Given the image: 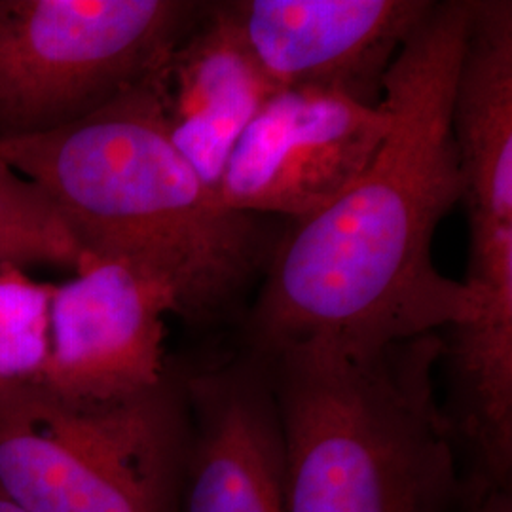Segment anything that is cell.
<instances>
[{
    "instance_id": "1",
    "label": "cell",
    "mask_w": 512,
    "mask_h": 512,
    "mask_svg": "<svg viewBox=\"0 0 512 512\" xmlns=\"http://www.w3.org/2000/svg\"><path fill=\"white\" fill-rule=\"evenodd\" d=\"M469 12L471 0H433L385 74L384 145L338 198L285 222L239 348L260 357L315 340L378 348L467 313V287L437 268L433 239L463 202L450 99Z\"/></svg>"
},
{
    "instance_id": "2",
    "label": "cell",
    "mask_w": 512,
    "mask_h": 512,
    "mask_svg": "<svg viewBox=\"0 0 512 512\" xmlns=\"http://www.w3.org/2000/svg\"><path fill=\"white\" fill-rule=\"evenodd\" d=\"M154 76L65 128L0 141V154L48 196L86 258L160 283L192 327H239L285 222L220 203L171 143Z\"/></svg>"
},
{
    "instance_id": "3",
    "label": "cell",
    "mask_w": 512,
    "mask_h": 512,
    "mask_svg": "<svg viewBox=\"0 0 512 512\" xmlns=\"http://www.w3.org/2000/svg\"><path fill=\"white\" fill-rule=\"evenodd\" d=\"M266 359L285 512H456L465 478L437 389L440 334L306 342Z\"/></svg>"
},
{
    "instance_id": "4",
    "label": "cell",
    "mask_w": 512,
    "mask_h": 512,
    "mask_svg": "<svg viewBox=\"0 0 512 512\" xmlns=\"http://www.w3.org/2000/svg\"><path fill=\"white\" fill-rule=\"evenodd\" d=\"M188 435L181 370L116 404L0 385V494L23 512H177Z\"/></svg>"
},
{
    "instance_id": "5",
    "label": "cell",
    "mask_w": 512,
    "mask_h": 512,
    "mask_svg": "<svg viewBox=\"0 0 512 512\" xmlns=\"http://www.w3.org/2000/svg\"><path fill=\"white\" fill-rule=\"evenodd\" d=\"M198 0H0V141L65 128L148 82Z\"/></svg>"
},
{
    "instance_id": "6",
    "label": "cell",
    "mask_w": 512,
    "mask_h": 512,
    "mask_svg": "<svg viewBox=\"0 0 512 512\" xmlns=\"http://www.w3.org/2000/svg\"><path fill=\"white\" fill-rule=\"evenodd\" d=\"M391 128L348 95L279 90L239 137L217 196L232 211L293 222L338 198L374 160Z\"/></svg>"
},
{
    "instance_id": "7",
    "label": "cell",
    "mask_w": 512,
    "mask_h": 512,
    "mask_svg": "<svg viewBox=\"0 0 512 512\" xmlns=\"http://www.w3.org/2000/svg\"><path fill=\"white\" fill-rule=\"evenodd\" d=\"M171 294L124 262L86 258L54 285L44 385L76 404H116L147 395L171 372L165 317Z\"/></svg>"
},
{
    "instance_id": "8",
    "label": "cell",
    "mask_w": 512,
    "mask_h": 512,
    "mask_svg": "<svg viewBox=\"0 0 512 512\" xmlns=\"http://www.w3.org/2000/svg\"><path fill=\"white\" fill-rule=\"evenodd\" d=\"M188 435L177 512H285L283 437L266 359L239 348L181 370Z\"/></svg>"
},
{
    "instance_id": "9",
    "label": "cell",
    "mask_w": 512,
    "mask_h": 512,
    "mask_svg": "<svg viewBox=\"0 0 512 512\" xmlns=\"http://www.w3.org/2000/svg\"><path fill=\"white\" fill-rule=\"evenodd\" d=\"M469 310L440 330L442 403L463 478L512 486V222L469 219Z\"/></svg>"
},
{
    "instance_id": "10",
    "label": "cell",
    "mask_w": 512,
    "mask_h": 512,
    "mask_svg": "<svg viewBox=\"0 0 512 512\" xmlns=\"http://www.w3.org/2000/svg\"><path fill=\"white\" fill-rule=\"evenodd\" d=\"M277 90L380 105L385 74L433 0H226Z\"/></svg>"
},
{
    "instance_id": "11",
    "label": "cell",
    "mask_w": 512,
    "mask_h": 512,
    "mask_svg": "<svg viewBox=\"0 0 512 512\" xmlns=\"http://www.w3.org/2000/svg\"><path fill=\"white\" fill-rule=\"evenodd\" d=\"M152 82L171 143L217 192L239 137L279 92L226 0L205 2Z\"/></svg>"
},
{
    "instance_id": "12",
    "label": "cell",
    "mask_w": 512,
    "mask_h": 512,
    "mask_svg": "<svg viewBox=\"0 0 512 512\" xmlns=\"http://www.w3.org/2000/svg\"><path fill=\"white\" fill-rule=\"evenodd\" d=\"M450 128L469 219L512 222L511 0H471Z\"/></svg>"
},
{
    "instance_id": "13",
    "label": "cell",
    "mask_w": 512,
    "mask_h": 512,
    "mask_svg": "<svg viewBox=\"0 0 512 512\" xmlns=\"http://www.w3.org/2000/svg\"><path fill=\"white\" fill-rule=\"evenodd\" d=\"M0 262L48 264L78 272L80 243L48 196L0 154Z\"/></svg>"
},
{
    "instance_id": "14",
    "label": "cell",
    "mask_w": 512,
    "mask_h": 512,
    "mask_svg": "<svg viewBox=\"0 0 512 512\" xmlns=\"http://www.w3.org/2000/svg\"><path fill=\"white\" fill-rule=\"evenodd\" d=\"M54 285L0 262V385L38 384L50 357Z\"/></svg>"
},
{
    "instance_id": "15",
    "label": "cell",
    "mask_w": 512,
    "mask_h": 512,
    "mask_svg": "<svg viewBox=\"0 0 512 512\" xmlns=\"http://www.w3.org/2000/svg\"><path fill=\"white\" fill-rule=\"evenodd\" d=\"M456 512H512V486L465 482Z\"/></svg>"
},
{
    "instance_id": "16",
    "label": "cell",
    "mask_w": 512,
    "mask_h": 512,
    "mask_svg": "<svg viewBox=\"0 0 512 512\" xmlns=\"http://www.w3.org/2000/svg\"><path fill=\"white\" fill-rule=\"evenodd\" d=\"M0 512H23L19 509L18 505H14L10 499H6L4 495L0 494Z\"/></svg>"
}]
</instances>
